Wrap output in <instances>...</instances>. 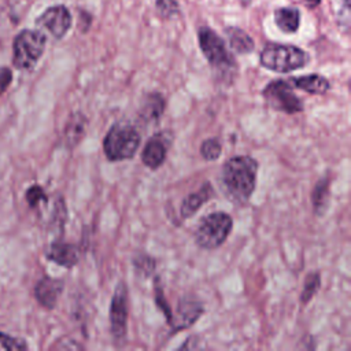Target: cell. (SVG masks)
I'll list each match as a JSON object with an SVG mask.
<instances>
[{"instance_id":"cell-1","label":"cell","mask_w":351,"mask_h":351,"mask_svg":"<svg viewBox=\"0 0 351 351\" xmlns=\"http://www.w3.org/2000/svg\"><path fill=\"white\" fill-rule=\"evenodd\" d=\"M258 162L247 155L233 156L223 165L222 181L229 197L237 203L250 199L255 189Z\"/></svg>"},{"instance_id":"cell-2","label":"cell","mask_w":351,"mask_h":351,"mask_svg":"<svg viewBox=\"0 0 351 351\" xmlns=\"http://www.w3.org/2000/svg\"><path fill=\"white\" fill-rule=\"evenodd\" d=\"M308 62V55L299 47L269 43L261 51L259 63L276 73H289L302 69Z\"/></svg>"},{"instance_id":"cell-3","label":"cell","mask_w":351,"mask_h":351,"mask_svg":"<svg viewBox=\"0 0 351 351\" xmlns=\"http://www.w3.org/2000/svg\"><path fill=\"white\" fill-rule=\"evenodd\" d=\"M138 132L125 123H115L110 128L103 141V149L108 160L119 162L133 158L140 147Z\"/></svg>"},{"instance_id":"cell-4","label":"cell","mask_w":351,"mask_h":351,"mask_svg":"<svg viewBox=\"0 0 351 351\" xmlns=\"http://www.w3.org/2000/svg\"><path fill=\"white\" fill-rule=\"evenodd\" d=\"M47 38L38 30H22L14 38L12 63L19 70H32L45 49Z\"/></svg>"},{"instance_id":"cell-5","label":"cell","mask_w":351,"mask_h":351,"mask_svg":"<svg viewBox=\"0 0 351 351\" xmlns=\"http://www.w3.org/2000/svg\"><path fill=\"white\" fill-rule=\"evenodd\" d=\"M232 228V217L226 213L215 211L202 218L195 232V240L199 247L204 250H214L223 244Z\"/></svg>"},{"instance_id":"cell-6","label":"cell","mask_w":351,"mask_h":351,"mask_svg":"<svg viewBox=\"0 0 351 351\" xmlns=\"http://www.w3.org/2000/svg\"><path fill=\"white\" fill-rule=\"evenodd\" d=\"M197 40L204 58L213 67L219 69L221 71H230L234 69L236 62L228 51L225 41L213 29L207 26L200 27L197 30Z\"/></svg>"},{"instance_id":"cell-7","label":"cell","mask_w":351,"mask_h":351,"mask_svg":"<svg viewBox=\"0 0 351 351\" xmlns=\"http://www.w3.org/2000/svg\"><path fill=\"white\" fill-rule=\"evenodd\" d=\"M262 95L267 104L277 111L295 114L303 110V101L293 93L291 82L288 81L274 80L269 82L265 86Z\"/></svg>"},{"instance_id":"cell-8","label":"cell","mask_w":351,"mask_h":351,"mask_svg":"<svg viewBox=\"0 0 351 351\" xmlns=\"http://www.w3.org/2000/svg\"><path fill=\"white\" fill-rule=\"evenodd\" d=\"M110 329L117 340H122L128 329V289L119 282L110 304Z\"/></svg>"},{"instance_id":"cell-9","label":"cell","mask_w":351,"mask_h":351,"mask_svg":"<svg viewBox=\"0 0 351 351\" xmlns=\"http://www.w3.org/2000/svg\"><path fill=\"white\" fill-rule=\"evenodd\" d=\"M37 25L48 30L55 38H62L71 27V14L62 4L53 5L38 16Z\"/></svg>"},{"instance_id":"cell-10","label":"cell","mask_w":351,"mask_h":351,"mask_svg":"<svg viewBox=\"0 0 351 351\" xmlns=\"http://www.w3.org/2000/svg\"><path fill=\"white\" fill-rule=\"evenodd\" d=\"M203 314V306L199 300L192 298H184L178 302L176 313H171L170 325L173 330H181L195 324Z\"/></svg>"},{"instance_id":"cell-11","label":"cell","mask_w":351,"mask_h":351,"mask_svg":"<svg viewBox=\"0 0 351 351\" xmlns=\"http://www.w3.org/2000/svg\"><path fill=\"white\" fill-rule=\"evenodd\" d=\"M169 140L163 133L152 136L144 145L141 160L149 169H158L166 159Z\"/></svg>"},{"instance_id":"cell-12","label":"cell","mask_w":351,"mask_h":351,"mask_svg":"<svg viewBox=\"0 0 351 351\" xmlns=\"http://www.w3.org/2000/svg\"><path fill=\"white\" fill-rule=\"evenodd\" d=\"M63 291V281L52 277H43L34 287L37 302L45 308H53Z\"/></svg>"},{"instance_id":"cell-13","label":"cell","mask_w":351,"mask_h":351,"mask_svg":"<svg viewBox=\"0 0 351 351\" xmlns=\"http://www.w3.org/2000/svg\"><path fill=\"white\" fill-rule=\"evenodd\" d=\"M78 256H80V252L77 245L70 243H63V241L52 243L47 252L48 259H51L52 262L63 267L75 266L78 262Z\"/></svg>"},{"instance_id":"cell-14","label":"cell","mask_w":351,"mask_h":351,"mask_svg":"<svg viewBox=\"0 0 351 351\" xmlns=\"http://www.w3.org/2000/svg\"><path fill=\"white\" fill-rule=\"evenodd\" d=\"M214 195H215V192H214L213 185L210 182L203 184V186L199 191L188 195L182 200V203H181V215L184 218H191L192 215H195L200 210V207L204 203H207L210 199H213Z\"/></svg>"},{"instance_id":"cell-15","label":"cell","mask_w":351,"mask_h":351,"mask_svg":"<svg viewBox=\"0 0 351 351\" xmlns=\"http://www.w3.org/2000/svg\"><path fill=\"white\" fill-rule=\"evenodd\" d=\"M88 119L81 112H74L70 115L64 126V143L69 148H74L84 138L86 132Z\"/></svg>"},{"instance_id":"cell-16","label":"cell","mask_w":351,"mask_h":351,"mask_svg":"<svg viewBox=\"0 0 351 351\" xmlns=\"http://www.w3.org/2000/svg\"><path fill=\"white\" fill-rule=\"evenodd\" d=\"M295 88L302 89L310 95H322L329 90L330 84L329 81L319 75V74H307V75H300L296 78H291L289 81Z\"/></svg>"},{"instance_id":"cell-17","label":"cell","mask_w":351,"mask_h":351,"mask_svg":"<svg viewBox=\"0 0 351 351\" xmlns=\"http://www.w3.org/2000/svg\"><path fill=\"white\" fill-rule=\"evenodd\" d=\"M274 22L284 33H295L300 25V12L295 7H281L274 11Z\"/></svg>"},{"instance_id":"cell-18","label":"cell","mask_w":351,"mask_h":351,"mask_svg":"<svg viewBox=\"0 0 351 351\" xmlns=\"http://www.w3.org/2000/svg\"><path fill=\"white\" fill-rule=\"evenodd\" d=\"M225 34L228 37L230 48L237 53H250L254 49L252 38L240 27H226Z\"/></svg>"},{"instance_id":"cell-19","label":"cell","mask_w":351,"mask_h":351,"mask_svg":"<svg viewBox=\"0 0 351 351\" xmlns=\"http://www.w3.org/2000/svg\"><path fill=\"white\" fill-rule=\"evenodd\" d=\"M163 110L165 97L158 92H152L148 96H145L140 114L145 121H156L163 114Z\"/></svg>"},{"instance_id":"cell-20","label":"cell","mask_w":351,"mask_h":351,"mask_svg":"<svg viewBox=\"0 0 351 351\" xmlns=\"http://www.w3.org/2000/svg\"><path fill=\"white\" fill-rule=\"evenodd\" d=\"M329 178L328 177H324L321 178L314 189H313V193H311V202H313V207H314V211L315 214H322L325 211V207L328 204V197H329Z\"/></svg>"},{"instance_id":"cell-21","label":"cell","mask_w":351,"mask_h":351,"mask_svg":"<svg viewBox=\"0 0 351 351\" xmlns=\"http://www.w3.org/2000/svg\"><path fill=\"white\" fill-rule=\"evenodd\" d=\"M319 282H321V276L318 271H313L306 276L304 287H303L302 296H300V300L303 304L308 303L313 299V296L315 295V292L319 288Z\"/></svg>"},{"instance_id":"cell-22","label":"cell","mask_w":351,"mask_h":351,"mask_svg":"<svg viewBox=\"0 0 351 351\" xmlns=\"http://www.w3.org/2000/svg\"><path fill=\"white\" fill-rule=\"evenodd\" d=\"M222 152V145L221 141L215 137L207 138L203 141L202 147H200V154L206 160H215L219 158Z\"/></svg>"},{"instance_id":"cell-23","label":"cell","mask_w":351,"mask_h":351,"mask_svg":"<svg viewBox=\"0 0 351 351\" xmlns=\"http://www.w3.org/2000/svg\"><path fill=\"white\" fill-rule=\"evenodd\" d=\"M350 0H335V14L339 26L346 30L350 26Z\"/></svg>"},{"instance_id":"cell-24","label":"cell","mask_w":351,"mask_h":351,"mask_svg":"<svg viewBox=\"0 0 351 351\" xmlns=\"http://www.w3.org/2000/svg\"><path fill=\"white\" fill-rule=\"evenodd\" d=\"M156 11L162 18L169 19L178 15L180 5L177 0H156Z\"/></svg>"},{"instance_id":"cell-25","label":"cell","mask_w":351,"mask_h":351,"mask_svg":"<svg viewBox=\"0 0 351 351\" xmlns=\"http://www.w3.org/2000/svg\"><path fill=\"white\" fill-rule=\"evenodd\" d=\"M27 344L22 339L12 337L5 333H0V350L3 351H22L26 350Z\"/></svg>"},{"instance_id":"cell-26","label":"cell","mask_w":351,"mask_h":351,"mask_svg":"<svg viewBox=\"0 0 351 351\" xmlns=\"http://www.w3.org/2000/svg\"><path fill=\"white\" fill-rule=\"evenodd\" d=\"M154 299H155V304L158 306V308L163 313L165 318L167 319V322H170L171 319V308L169 306V303L166 302V298H165V293H163V289L162 287L156 282L155 285V291H154Z\"/></svg>"},{"instance_id":"cell-27","label":"cell","mask_w":351,"mask_h":351,"mask_svg":"<svg viewBox=\"0 0 351 351\" xmlns=\"http://www.w3.org/2000/svg\"><path fill=\"white\" fill-rule=\"evenodd\" d=\"M133 265L136 266V269L138 271H141L145 276H149L155 269V259H152L151 256H148L145 254H140L134 258Z\"/></svg>"},{"instance_id":"cell-28","label":"cell","mask_w":351,"mask_h":351,"mask_svg":"<svg viewBox=\"0 0 351 351\" xmlns=\"http://www.w3.org/2000/svg\"><path fill=\"white\" fill-rule=\"evenodd\" d=\"M26 202L30 207L38 206L41 202H47V195L40 185H32L26 191Z\"/></svg>"},{"instance_id":"cell-29","label":"cell","mask_w":351,"mask_h":351,"mask_svg":"<svg viewBox=\"0 0 351 351\" xmlns=\"http://www.w3.org/2000/svg\"><path fill=\"white\" fill-rule=\"evenodd\" d=\"M12 81V71L8 67H0V95L8 88Z\"/></svg>"},{"instance_id":"cell-30","label":"cell","mask_w":351,"mask_h":351,"mask_svg":"<svg viewBox=\"0 0 351 351\" xmlns=\"http://www.w3.org/2000/svg\"><path fill=\"white\" fill-rule=\"evenodd\" d=\"M303 1V4L306 5V7H308V8H315L319 3H321V0H302Z\"/></svg>"}]
</instances>
